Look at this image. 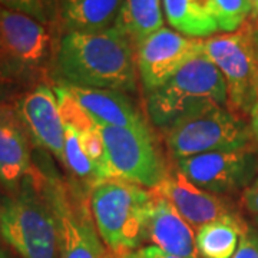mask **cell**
<instances>
[{
	"mask_svg": "<svg viewBox=\"0 0 258 258\" xmlns=\"http://www.w3.org/2000/svg\"><path fill=\"white\" fill-rule=\"evenodd\" d=\"M252 139L242 116L224 106L189 115L165 131L166 147L176 159L251 147Z\"/></svg>",
	"mask_w": 258,
	"mask_h": 258,
	"instance_id": "8992f818",
	"label": "cell"
},
{
	"mask_svg": "<svg viewBox=\"0 0 258 258\" xmlns=\"http://www.w3.org/2000/svg\"><path fill=\"white\" fill-rule=\"evenodd\" d=\"M52 35L47 26L0 6V83L30 79L47 63Z\"/></svg>",
	"mask_w": 258,
	"mask_h": 258,
	"instance_id": "9c48e42d",
	"label": "cell"
},
{
	"mask_svg": "<svg viewBox=\"0 0 258 258\" xmlns=\"http://www.w3.org/2000/svg\"><path fill=\"white\" fill-rule=\"evenodd\" d=\"M178 172L211 194L245 191L258 176V151L254 145L215 151L176 159Z\"/></svg>",
	"mask_w": 258,
	"mask_h": 258,
	"instance_id": "30bf717a",
	"label": "cell"
},
{
	"mask_svg": "<svg viewBox=\"0 0 258 258\" xmlns=\"http://www.w3.org/2000/svg\"><path fill=\"white\" fill-rule=\"evenodd\" d=\"M0 258H9V257H8V255H6V254H5V252L0 249Z\"/></svg>",
	"mask_w": 258,
	"mask_h": 258,
	"instance_id": "f1b7e54d",
	"label": "cell"
},
{
	"mask_svg": "<svg viewBox=\"0 0 258 258\" xmlns=\"http://www.w3.org/2000/svg\"><path fill=\"white\" fill-rule=\"evenodd\" d=\"M248 225L240 215L231 214L197 230L195 242L204 258H232Z\"/></svg>",
	"mask_w": 258,
	"mask_h": 258,
	"instance_id": "d6986e66",
	"label": "cell"
},
{
	"mask_svg": "<svg viewBox=\"0 0 258 258\" xmlns=\"http://www.w3.org/2000/svg\"><path fill=\"white\" fill-rule=\"evenodd\" d=\"M105 258H129V254H115L112 251H106Z\"/></svg>",
	"mask_w": 258,
	"mask_h": 258,
	"instance_id": "83f0119b",
	"label": "cell"
},
{
	"mask_svg": "<svg viewBox=\"0 0 258 258\" xmlns=\"http://www.w3.org/2000/svg\"><path fill=\"white\" fill-rule=\"evenodd\" d=\"M144 240L151 241L155 247L172 255L182 258H198L200 255L192 227L179 215L172 204L157 192H154L148 211Z\"/></svg>",
	"mask_w": 258,
	"mask_h": 258,
	"instance_id": "5bb4252c",
	"label": "cell"
},
{
	"mask_svg": "<svg viewBox=\"0 0 258 258\" xmlns=\"http://www.w3.org/2000/svg\"><path fill=\"white\" fill-rule=\"evenodd\" d=\"M166 22L175 32L194 39H208L220 32L212 0H162Z\"/></svg>",
	"mask_w": 258,
	"mask_h": 258,
	"instance_id": "ac0fdd59",
	"label": "cell"
},
{
	"mask_svg": "<svg viewBox=\"0 0 258 258\" xmlns=\"http://www.w3.org/2000/svg\"><path fill=\"white\" fill-rule=\"evenodd\" d=\"M135 46L118 26L99 32H68L55 52V76L59 85L137 91Z\"/></svg>",
	"mask_w": 258,
	"mask_h": 258,
	"instance_id": "6da1fadb",
	"label": "cell"
},
{
	"mask_svg": "<svg viewBox=\"0 0 258 258\" xmlns=\"http://www.w3.org/2000/svg\"><path fill=\"white\" fill-rule=\"evenodd\" d=\"M255 221H257V224H258V217H257V220H255Z\"/></svg>",
	"mask_w": 258,
	"mask_h": 258,
	"instance_id": "d6a6232c",
	"label": "cell"
},
{
	"mask_svg": "<svg viewBox=\"0 0 258 258\" xmlns=\"http://www.w3.org/2000/svg\"><path fill=\"white\" fill-rule=\"evenodd\" d=\"M33 168L30 138L18 112L0 103V182L15 191Z\"/></svg>",
	"mask_w": 258,
	"mask_h": 258,
	"instance_id": "9a60e30c",
	"label": "cell"
},
{
	"mask_svg": "<svg viewBox=\"0 0 258 258\" xmlns=\"http://www.w3.org/2000/svg\"><path fill=\"white\" fill-rule=\"evenodd\" d=\"M115 26L137 46L164 28L162 0H123Z\"/></svg>",
	"mask_w": 258,
	"mask_h": 258,
	"instance_id": "ffe728a7",
	"label": "cell"
},
{
	"mask_svg": "<svg viewBox=\"0 0 258 258\" xmlns=\"http://www.w3.org/2000/svg\"><path fill=\"white\" fill-rule=\"evenodd\" d=\"M123 0H59V23L68 32H99L115 26Z\"/></svg>",
	"mask_w": 258,
	"mask_h": 258,
	"instance_id": "e0dca14e",
	"label": "cell"
},
{
	"mask_svg": "<svg viewBox=\"0 0 258 258\" xmlns=\"http://www.w3.org/2000/svg\"><path fill=\"white\" fill-rule=\"evenodd\" d=\"M152 191L168 200L185 221L197 230L208 222L235 214L230 203L198 188L178 171L169 172Z\"/></svg>",
	"mask_w": 258,
	"mask_h": 258,
	"instance_id": "4fadbf2b",
	"label": "cell"
},
{
	"mask_svg": "<svg viewBox=\"0 0 258 258\" xmlns=\"http://www.w3.org/2000/svg\"><path fill=\"white\" fill-rule=\"evenodd\" d=\"M242 204L249 212L258 215V176L257 179L242 192Z\"/></svg>",
	"mask_w": 258,
	"mask_h": 258,
	"instance_id": "d4e9b609",
	"label": "cell"
},
{
	"mask_svg": "<svg viewBox=\"0 0 258 258\" xmlns=\"http://www.w3.org/2000/svg\"><path fill=\"white\" fill-rule=\"evenodd\" d=\"M225 103H228L227 82L205 53L185 63L161 88L147 93L149 118L164 131L189 115Z\"/></svg>",
	"mask_w": 258,
	"mask_h": 258,
	"instance_id": "3957f363",
	"label": "cell"
},
{
	"mask_svg": "<svg viewBox=\"0 0 258 258\" xmlns=\"http://www.w3.org/2000/svg\"><path fill=\"white\" fill-rule=\"evenodd\" d=\"M0 6L28 15L45 26L59 22V0H0Z\"/></svg>",
	"mask_w": 258,
	"mask_h": 258,
	"instance_id": "603a6c76",
	"label": "cell"
},
{
	"mask_svg": "<svg viewBox=\"0 0 258 258\" xmlns=\"http://www.w3.org/2000/svg\"><path fill=\"white\" fill-rule=\"evenodd\" d=\"M257 22L251 18L238 30L204 39V53L221 71L228 103L237 115H249L258 102Z\"/></svg>",
	"mask_w": 258,
	"mask_h": 258,
	"instance_id": "5b68a950",
	"label": "cell"
},
{
	"mask_svg": "<svg viewBox=\"0 0 258 258\" xmlns=\"http://www.w3.org/2000/svg\"><path fill=\"white\" fill-rule=\"evenodd\" d=\"M204 53V39H194L168 28L159 29L135 46L137 66L145 91L161 88L191 59Z\"/></svg>",
	"mask_w": 258,
	"mask_h": 258,
	"instance_id": "8fae6325",
	"label": "cell"
},
{
	"mask_svg": "<svg viewBox=\"0 0 258 258\" xmlns=\"http://www.w3.org/2000/svg\"><path fill=\"white\" fill-rule=\"evenodd\" d=\"M111 179L155 188L169 171L151 128L99 125Z\"/></svg>",
	"mask_w": 258,
	"mask_h": 258,
	"instance_id": "52a82bcc",
	"label": "cell"
},
{
	"mask_svg": "<svg viewBox=\"0 0 258 258\" xmlns=\"http://www.w3.org/2000/svg\"><path fill=\"white\" fill-rule=\"evenodd\" d=\"M249 128L254 135V139L258 142V102L249 112Z\"/></svg>",
	"mask_w": 258,
	"mask_h": 258,
	"instance_id": "4316f807",
	"label": "cell"
},
{
	"mask_svg": "<svg viewBox=\"0 0 258 258\" xmlns=\"http://www.w3.org/2000/svg\"><path fill=\"white\" fill-rule=\"evenodd\" d=\"M63 126L64 151L62 164L74 175L76 184L89 194L93 186L99 182L96 168L89 157L86 155V152L83 151L79 132L71 125H63Z\"/></svg>",
	"mask_w": 258,
	"mask_h": 258,
	"instance_id": "44dd1931",
	"label": "cell"
},
{
	"mask_svg": "<svg viewBox=\"0 0 258 258\" xmlns=\"http://www.w3.org/2000/svg\"><path fill=\"white\" fill-rule=\"evenodd\" d=\"M152 189L122 179H108L93 186L89 207L95 225L108 251L131 254L144 241V228Z\"/></svg>",
	"mask_w": 258,
	"mask_h": 258,
	"instance_id": "277c9868",
	"label": "cell"
},
{
	"mask_svg": "<svg viewBox=\"0 0 258 258\" xmlns=\"http://www.w3.org/2000/svg\"><path fill=\"white\" fill-rule=\"evenodd\" d=\"M43 174L57 220L60 258H105L106 249L95 225L89 194L78 184L63 182L55 172Z\"/></svg>",
	"mask_w": 258,
	"mask_h": 258,
	"instance_id": "ba28073f",
	"label": "cell"
},
{
	"mask_svg": "<svg viewBox=\"0 0 258 258\" xmlns=\"http://www.w3.org/2000/svg\"><path fill=\"white\" fill-rule=\"evenodd\" d=\"M63 86L68 88L78 103L98 125H111L120 128H138L148 125L135 103L123 92L69 85Z\"/></svg>",
	"mask_w": 258,
	"mask_h": 258,
	"instance_id": "2e32d148",
	"label": "cell"
},
{
	"mask_svg": "<svg viewBox=\"0 0 258 258\" xmlns=\"http://www.w3.org/2000/svg\"><path fill=\"white\" fill-rule=\"evenodd\" d=\"M15 109L30 141L63 161L64 126L53 88L37 85L19 99Z\"/></svg>",
	"mask_w": 258,
	"mask_h": 258,
	"instance_id": "7c38bea8",
	"label": "cell"
},
{
	"mask_svg": "<svg viewBox=\"0 0 258 258\" xmlns=\"http://www.w3.org/2000/svg\"><path fill=\"white\" fill-rule=\"evenodd\" d=\"M255 37H257V45H258V25H257V32H255Z\"/></svg>",
	"mask_w": 258,
	"mask_h": 258,
	"instance_id": "1f68e13d",
	"label": "cell"
},
{
	"mask_svg": "<svg viewBox=\"0 0 258 258\" xmlns=\"http://www.w3.org/2000/svg\"><path fill=\"white\" fill-rule=\"evenodd\" d=\"M0 237L20 258H60L59 228L42 169L0 200Z\"/></svg>",
	"mask_w": 258,
	"mask_h": 258,
	"instance_id": "7a4b0ae2",
	"label": "cell"
},
{
	"mask_svg": "<svg viewBox=\"0 0 258 258\" xmlns=\"http://www.w3.org/2000/svg\"><path fill=\"white\" fill-rule=\"evenodd\" d=\"M218 28L224 33L235 32L255 16L252 0H212Z\"/></svg>",
	"mask_w": 258,
	"mask_h": 258,
	"instance_id": "7402d4cb",
	"label": "cell"
},
{
	"mask_svg": "<svg viewBox=\"0 0 258 258\" xmlns=\"http://www.w3.org/2000/svg\"><path fill=\"white\" fill-rule=\"evenodd\" d=\"M232 258H258V231L248 227Z\"/></svg>",
	"mask_w": 258,
	"mask_h": 258,
	"instance_id": "cb8c5ba5",
	"label": "cell"
},
{
	"mask_svg": "<svg viewBox=\"0 0 258 258\" xmlns=\"http://www.w3.org/2000/svg\"><path fill=\"white\" fill-rule=\"evenodd\" d=\"M129 258H182V257L168 254V252L162 251L161 248H158V247H155V245H148V247L135 249L134 252H131V254H129Z\"/></svg>",
	"mask_w": 258,
	"mask_h": 258,
	"instance_id": "484cf974",
	"label": "cell"
},
{
	"mask_svg": "<svg viewBox=\"0 0 258 258\" xmlns=\"http://www.w3.org/2000/svg\"><path fill=\"white\" fill-rule=\"evenodd\" d=\"M252 2H254V6H255V12H257V9H258V0H252Z\"/></svg>",
	"mask_w": 258,
	"mask_h": 258,
	"instance_id": "f546056e",
	"label": "cell"
},
{
	"mask_svg": "<svg viewBox=\"0 0 258 258\" xmlns=\"http://www.w3.org/2000/svg\"><path fill=\"white\" fill-rule=\"evenodd\" d=\"M254 18H255V22H257V25H258V9L257 12H255V16H254Z\"/></svg>",
	"mask_w": 258,
	"mask_h": 258,
	"instance_id": "4dcf8cb0",
	"label": "cell"
}]
</instances>
